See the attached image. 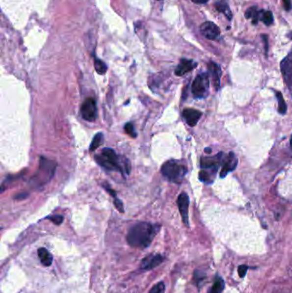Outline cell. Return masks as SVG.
I'll return each mask as SVG.
<instances>
[{"label":"cell","instance_id":"cell-20","mask_svg":"<svg viewBox=\"0 0 292 293\" xmlns=\"http://www.w3.org/2000/svg\"><path fill=\"white\" fill-rule=\"evenodd\" d=\"M216 7H217V9L220 12H223V13L225 14L229 20L232 19V12H231V10L229 9L228 5L226 3H224V2H220V3H217Z\"/></svg>","mask_w":292,"mask_h":293},{"label":"cell","instance_id":"cell-7","mask_svg":"<svg viewBox=\"0 0 292 293\" xmlns=\"http://www.w3.org/2000/svg\"><path fill=\"white\" fill-rule=\"evenodd\" d=\"M188 205H189L188 195L186 193H181L178 198V209L183 221L187 226H188Z\"/></svg>","mask_w":292,"mask_h":293},{"label":"cell","instance_id":"cell-22","mask_svg":"<svg viewBox=\"0 0 292 293\" xmlns=\"http://www.w3.org/2000/svg\"><path fill=\"white\" fill-rule=\"evenodd\" d=\"M261 17H262V21L265 24V25H271L272 24V21H273V16H272V13L271 11H262V15H261Z\"/></svg>","mask_w":292,"mask_h":293},{"label":"cell","instance_id":"cell-14","mask_svg":"<svg viewBox=\"0 0 292 293\" xmlns=\"http://www.w3.org/2000/svg\"><path fill=\"white\" fill-rule=\"evenodd\" d=\"M197 66V64L193 60H188V59H182L180 61V64H178V67L175 71V74L178 77H182L184 75L188 73V71H192Z\"/></svg>","mask_w":292,"mask_h":293},{"label":"cell","instance_id":"cell-8","mask_svg":"<svg viewBox=\"0 0 292 293\" xmlns=\"http://www.w3.org/2000/svg\"><path fill=\"white\" fill-rule=\"evenodd\" d=\"M164 262V257L161 255L155 254L149 255L142 259L141 263V268L142 270H150L159 266Z\"/></svg>","mask_w":292,"mask_h":293},{"label":"cell","instance_id":"cell-4","mask_svg":"<svg viewBox=\"0 0 292 293\" xmlns=\"http://www.w3.org/2000/svg\"><path fill=\"white\" fill-rule=\"evenodd\" d=\"M209 78L208 74H200L192 83V94L197 99L205 98L209 95Z\"/></svg>","mask_w":292,"mask_h":293},{"label":"cell","instance_id":"cell-9","mask_svg":"<svg viewBox=\"0 0 292 293\" xmlns=\"http://www.w3.org/2000/svg\"><path fill=\"white\" fill-rule=\"evenodd\" d=\"M201 32L209 40H215L220 34L218 26L212 22H206L202 24L201 26Z\"/></svg>","mask_w":292,"mask_h":293},{"label":"cell","instance_id":"cell-27","mask_svg":"<svg viewBox=\"0 0 292 293\" xmlns=\"http://www.w3.org/2000/svg\"><path fill=\"white\" fill-rule=\"evenodd\" d=\"M248 268H249L248 266H245V265H241V266H239V276L241 277V278H243V277L245 276L246 273H247V271H248Z\"/></svg>","mask_w":292,"mask_h":293},{"label":"cell","instance_id":"cell-3","mask_svg":"<svg viewBox=\"0 0 292 293\" xmlns=\"http://www.w3.org/2000/svg\"><path fill=\"white\" fill-rule=\"evenodd\" d=\"M187 172L186 166L173 160L165 162L161 167L162 175L171 182H182Z\"/></svg>","mask_w":292,"mask_h":293},{"label":"cell","instance_id":"cell-25","mask_svg":"<svg viewBox=\"0 0 292 293\" xmlns=\"http://www.w3.org/2000/svg\"><path fill=\"white\" fill-rule=\"evenodd\" d=\"M210 175H211V173H209L206 171H202L199 173V179L202 182L212 183V179H211Z\"/></svg>","mask_w":292,"mask_h":293},{"label":"cell","instance_id":"cell-10","mask_svg":"<svg viewBox=\"0 0 292 293\" xmlns=\"http://www.w3.org/2000/svg\"><path fill=\"white\" fill-rule=\"evenodd\" d=\"M238 165V159L236 157L234 153L231 152L228 156L225 159L223 163V167L220 172V177L225 178V176L228 174L229 172H232L235 170Z\"/></svg>","mask_w":292,"mask_h":293},{"label":"cell","instance_id":"cell-31","mask_svg":"<svg viewBox=\"0 0 292 293\" xmlns=\"http://www.w3.org/2000/svg\"><path fill=\"white\" fill-rule=\"evenodd\" d=\"M205 152H206V153H207V154H211L212 149L210 148H205Z\"/></svg>","mask_w":292,"mask_h":293},{"label":"cell","instance_id":"cell-19","mask_svg":"<svg viewBox=\"0 0 292 293\" xmlns=\"http://www.w3.org/2000/svg\"><path fill=\"white\" fill-rule=\"evenodd\" d=\"M276 96L279 101V111L281 114H286L287 111V106H286L285 99L283 97L282 94L280 92H276Z\"/></svg>","mask_w":292,"mask_h":293},{"label":"cell","instance_id":"cell-13","mask_svg":"<svg viewBox=\"0 0 292 293\" xmlns=\"http://www.w3.org/2000/svg\"><path fill=\"white\" fill-rule=\"evenodd\" d=\"M183 115L185 117V120L187 122L189 126H195L198 123L199 119L202 117V113L198 110L195 109H191V108H188V109H185L183 111Z\"/></svg>","mask_w":292,"mask_h":293},{"label":"cell","instance_id":"cell-18","mask_svg":"<svg viewBox=\"0 0 292 293\" xmlns=\"http://www.w3.org/2000/svg\"><path fill=\"white\" fill-rule=\"evenodd\" d=\"M103 134L102 133H98L96 135H94V138H93V141L91 142L90 145V151H94V150H96L101 145V143H102V141H103Z\"/></svg>","mask_w":292,"mask_h":293},{"label":"cell","instance_id":"cell-11","mask_svg":"<svg viewBox=\"0 0 292 293\" xmlns=\"http://www.w3.org/2000/svg\"><path fill=\"white\" fill-rule=\"evenodd\" d=\"M223 155V153H219L215 157H202L201 160V167L203 169H210L214 172H217L219 160Z\"/></svg>","mask_w":292,"mask_h":293},{"label":"cell","instance_id":"cell-16","mask_svg":"<svg viewBox=\"0 0 292 293\" xmlns=\"http://www.w3.org/2000/svg\"><path fill=\"white\" fill-rule=\"evenodd\" d=\"M38 256H39V258L41 260V263H42L43 266H49L52 265L53 257L46 248H40L38 249Z\"/></svg>","mask_w":292,"mask_h":293},{"label":"cell","instance_id":"cell-28","mask_svg":"<svg viewBox=\"0 0 292 293\" xmlns=\"http://www.w3.org/2000/svg\"><path fill=\"white\" fill-rule=\"evenodd\" d=\"M283 3H284V6L286 10H291L292 8V3H291V0H282Z\"/></svg>","mask_w":292,"mask_h":293},{"label":"cell","instance_id":"cell-2","mask_svg":"<svg viewBox=\"0 0 292 293\" xmlns=\"http://www.w3.org/2000/svg\"><path fill=\"white\" fill-rule=\"evenodd\" d=\"M95 160L99 165L108 171H116L124 175L125 168L120 163L118 155L111 148H103L100 155L95 156Z\"/></svg>","mask_w":292,"mask_h":293},{"label":"cell","instance_id":"cell-32","mask_svg":"<svg viewBox=\"0 0 292 293\" xmlns=\"http://www.w3.org/2000/svg\"><path fill=\"white\" fill-rule=\"evenodd\" d=\"M291 148H292V138H291Z\"/></svg>","mask_w":292,"mask_h":293},{"label":"cell","instance_id":"cell-1","mask_svg":"<svg viewBox=\"0 0 292 293\" xmlns=\"http://www.w3.org/2000/svg\"><path fill=\"white\" fill-rule=\"evenodd\" d=\"M159 229V225H153L148 222L137 223L129 230L127 234L128 243L134 248H148Z\"/></svg>","mask_w":292,"mask_h":293},{"label":"cell","instance_id":"cell-29","mask_svg":"<svg viewBox=\"0 0 292 293\" xmlns=\"http://www.w3.org/2000/svg\"><path fill=\"white\" fill-rule=\"evenodd\" d=\"M27 195H27V193H22V194H18V195L16 196V199H17V200H22V199L26 198Z\"/></svg>","mask_w":292,"mask_h":293},{"label":"cell","instance_id":"cell-26","mask_svg":"<svg viewBox=\"0 0 292 293\" xmlns=\"http://www.w3.org/2000/svg\"><path fill=\"white\" fill-rule=\"evenodd\" d=\"M47 219L54 223L55 225H60L64 221V217L62 215H53L48 217Z\"/></svg>","mask_w":292,"mask_h":293},{"label":"cell","instance_id":"cell-30","mask_svg":"<svg viewBox=\"0 0 292 293\" xmlns=\"http://www.w3.org/2000/svg\"><path fill=\"white\" fill-rule=\"evenodd\" d=\"M194 3H205L209 1V0H192Z\"/></svg>","mask_w":292,"mask_h":293},{"label":"cell","instance_id":"cell-23","mask_svg":"<svg viewBox=\"0 0 292 293\" xmlns=\"http://www.w3.org/2000/svg\"><path fill=\"white\" fill-rule=\"evenodd\" d=\"M125 131L128 135H131L132 138H135L137 136L136 132L134 131V125L132 123H127L125 126Z\"/></svg>","mask_w":292,"mask_h":293},{"label":"cell","instance_id":"cell-6","mask_svg":"<svg viewBox=\"0 0 292 293\" xmlns=\"http://www.w3.org/2000/svg\"><path fill=\"white\" fill-rule=\"evenodd\" d=\"M81 117L86 121L94 122L97 118V105L93 98H87L81 107Z\"/></svg>","mask_w":292,"mask_h":293},{"label":"cell","instance_id":"cell-21","mask_svg":"<svg viewBox=\"0 0 292 293\" xmlns=\"http://www.w3.org/2000/svg\"><path fill=\"white\" fill-rule=\"evenodd\" d=\"M94 66H95V70L97 71V73L100 75H103L107 71V66L106 65L104 62L95 58V62H94Z\"/></svg>","mask_w":292,"mask_h":293},{"label":"cell","instance_id":"cell-15","mask_svg":"<svg viewBox=\"0 0 292 293\" xmlns=\"http://www.w3.org/2000/svg\"><path fill=\"white\" fill-rule=\"evenodd\" d=\"M209 71L211 72L212 78V81H213V85H214V88L216 91H218L219 88H220V78H221V70L218 66V64L215 63H210L209 65Z\"/></svg>","mask_w":292,"mask_h":293},{"label":"cell","instance_id":"cell-17","mask_svg":"<svg viewBox=\"0 0 292 293\" xmlns=\"http://www.w3.org/2000/svg\"><path fill=\"white\" fill-rule=\"evenodd\" d=\"M225 288V281L220 277H216L214 283L212 285L209 293H222Z\"/></svg>","mask_w":292,"mask_h":293},{"label":"cell","instance_id":"cell-24","mask_svg":"<svg viewBox=\"0 0 292 293\" xmlns=\"http://www.w3.org/2000/svg\"><path fill=\"white\" fill-rule=\"evenodd\" d=\"M165 293V285L164 282H159L156 284L155 287L152 288L151 291L149 293Z\"/></svg>","mask_w":292,"mask_h":293},{"label":"cell","instance_id":"cell-12","mask_svg":"<svg viewBox=\"0 0 292 293\" xmlns=\"http://www.w3.org/2000/svg\"><path fill=\"white\" fill-rule=\"evenodd\" d=\"M282 72L286 85L292 95V58H287L282 63Z\"/></svg>","mask_w":292,"mask_h":293},{"label":"cell","instance_id":"cell-5","mask_svg":"<svg viewBox=\"0 0 292 293\" xmlns=\"http://www.w3.org/2000/svg\"><path fill=\"white\" fill-rule=\"evenodd\" d=\"M55 170H56V163L42 157L40 161V170L38 172V175L36 176L39 177V179L36 182H39L40 185H42L44 183L49 181L53 176Z\"/></svg>","mask_w":292,"mask_h":293}]
</instances>
